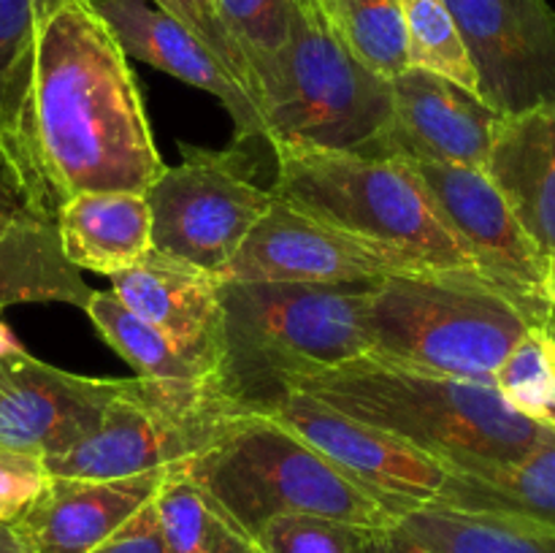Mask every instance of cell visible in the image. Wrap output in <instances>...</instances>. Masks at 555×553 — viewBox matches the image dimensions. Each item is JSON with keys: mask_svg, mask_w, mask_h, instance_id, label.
I'll return each instance as SVG.
<instances>
[{"mask_svg": "<svg viewBox=\"0 0 555 553\" xmlns=\"http://www.w3.org/2000/svg\"><path fill=\"white\" fill-rule=\"evenodd\" d=\"M0 166L22 209L52 220L79 193H146L163 173L128 54L95 0H47L0 85Z\"/></svg>", "mask_w": 555, "mask_h": 553, "instance_id": "cell-1", "label": "cell"}, {"mask_svg": "<svg viewBox=\"0 0 555 553\" xmlns=\"http://www.w3.org/2000/svg\"><path fill=\"white\" fill-rule=\"evenodd\" d=\"M285 388L404 439L450 472L515 464L551 432L509 407L493 385L417 372L374 356L287 377L280 390Z\"/></svg>", "mask_w": 555, "mask_h": 553, "instance_id": "cell-2", "label": "cell"}, {"mask_svg": "<svg viewBox=\"0 0 555 553\" xmlns=\"http://www.w3.org/2000/svg\"><path fill=\"white\" fill-rule=\"evenodd\" d=\"M220 298V380L242 410H258L287 377L369 352V285L222 282Z\"/></svg>", "mask_w": 555, "mask_h": 553, "instance_id": "cell-3", "label": "cell"}, {"mask_svg": "<svg viewBox=\"0 0 555 553\" xmlns=\"http://www.w3.org/2000/svg\"><path fill=\"white\" fill-rule=\"evenodd\" d=\"M255 101L274 155H379L393 119L390 79L352 57L314 0L298 3L287 43L255 68Z\"/></svg>", "mask_w": 555, "mask_h": 553, "instance_id": "cell-4", "label": "cell"}, {"mask_svg": "<svg viewBox=\"0 0 555 553\" xmlns=\"http://www.w3.org/2000/svg\"><path fill=\"white\" fill-rule=\"evenodd\" d=\"M182 470L253 537L280 515H323L363 529L396 520L323 453L258 410L228 417Z\"/></svg>", "mask_w": 555, "mask_h": 553, "instance_id": "cell-5", "label": "cell"}, {"mask_svg": "<svg viewBox=\"0 0 555 553\" xmlns=\"http://www.w3.org/2000/svg\"><path fill=\"white\" fill-rule=\"evenodd\" d=\"M526 314L482 276L417 271L369 285L366 356L491 385L529 329Z\"/></svg>", "mask_w": 555, "mask_h": 553, "instance_id": "cell-6", "label": "cell"}, {"mask_svg": "<svg viewBox=\"0 0 555 553\" xmlns=\"http://www.w3.org/2000/svg\"><path fill=\"white\" fill-rule=\"evenodd\" d=\"M274 195L361 242L377 244L426 271L477 274L404 157L361 152L276 155ZM480 276V274H477Z\"/></svg>", "mask_w": 555, "mask_h": 553, "instance_id": "cell-7", "label": "cell"}, {"mask_svg": "<svg viewBox=\"0 0 555 553\" xmlns=\"http://www.w3.org/2000/svg\"><path fill=\"white\" fill-rule=\"evenodd\" d=\"M144 195L152 247L217 276L276 201L274 190L258 184L247 152L190 144H182V160L163 168Z\"/></svg>", "mask_w": 555, "mask_h": 553, "instance_id": "cell-8", "label": "cell"}, {"mask_svg": "<svg viewBox=\"0 0 555 553\" xmlns=\"http://www.w3.org/2000/svg\"><path fill=\"white\" fill-rule=\"evenodd\" d=\"M244 412L233 401L190 399L130 377L90 434L43 459L49 475L112 480L168 470L198 455L222 423Z\"/></svg>", "mask_w": 555, "mask_h": 553, "instance_id": "cell-9", "label": "cell"}, {"mask_svg": "<svg viewBox=\"0 0 555 553\" xmlns=\"http://www.w3.org/2000/svg\"><path fill=\"white\" fill-rule=\"evenodd\" d=\"M404 160L428 190L439 217L466 249L477 274L502 291L531 325H545L553 312L547 258L531 242L488 173L453 163Z\"/></svg>", "mask_w": 555, "mask_h": 553, "instance_id": "cell-10", "label": "cell"}, {"mask_svg": "<svg viewBox=\"0 0 555 553\" xmlns=\"http://www.w3.org/2000/svg\"><path fill=\"white\" fill-rule=\"evenodd\" d=\"M323 453L341 475L377 499L393 518L428 507L450 470L404 439L356 421L298 388H285L258 407Z\"/></svg>", "mask_w": 555, "mask_h": 553, "instance_id": "cell-11", "label": "cell"}, {"mask_svg": "<svg viewBox=\"0 0 555 553\" xmlns=\"http://www.w3.org/2000/svg\"><path fill=\"white\" fill-rule=\"evenodd\" d=\"M417 271L426 269L276 198L220 280L366 287Z\"/></svg>", "mask_w": 555, "mask_h": 553, "instance_id": "cell-12", "label": "cell"}, {"mask_svg": "<svg viewBox=\"0 0 555 553\" xmlns=\"http://www.w3.org/2000/svg\"><path fill=\"white\" fill-rule=\"evenodd\" d=\"M480 79L502 114L555 103V11L547 0H444Z\"/></svg>", "mask_w": 555, "mask_h": 553, "instance_id": "cell-13", "label": "cell"}, {"mask_svg": "<svg viewBox=\"0 0 555 553\" xmlns=\"http://www.w3.org/2000/svg\"><path fill=\"white\" fill-rule=\"evenodd\" d=\"M128 380L85 377L22 350L0 361V448L49 459L98 426Z\"/></svg>", "mask_w": 555, "mask_h": 553, "instance_id": "cell-14", "label": "cell"}, {"mask_svg": "<svg viewBox=\"0 0 555 553\" xmlns=\"http://www.w3.org/2000/svg\"><path fill=\"white\" fill-rule=\"evenodd\" d=\"M393 119L379 157L486 168L502 112L444 76L406 68L390 79Z\"/></svg>", "mask_w": 555, "mask_h": 553, "instance_id": "cell-15", "label": "cell"}, {"mask_svg": "<svg viewBox=\"0 0 555 553\" xmlns=\"http://www.w3.org/2000/svg\"><path fill=\"white\" fill-rule=\"evenodd\" d=\"M95 9L128 57L215 95L236 125V141L263 139V117L249 92L177 16L152 0H95Z\"/></svg>", "mask_w": 555, "mask_h": 553, "instance_id": "cell-16", "label": "cell"}, {"mask_svg": "<svg viewBox=\"0 0 555 553\" xmlns=\"http://www.w3.org/2000/svg\"><path fill=\"white\" fill-rule=\"evenodd\" d=\"M112 285L130 312L155 325L184 356L220 374V276L152 249L135 266L112 274Z\"/></svg>", "mask_w": 555, "mask_h": 553, "instance_id": "cell-17", "label": "cell"}, {"mask_svg": "<svg viewBox=\"0 0 555 553\" xmlns=\"http://www.w3.org/2000/svg\"><path fill=\"white\" fill-rule=\"evenodd\" d=\"M168 470L112 480L49 475L47 488L14 526L33 553H92L155 499Z\"/></svg>", "mask_w": 555, "mask_h": 553, "instance_id": "cell-18", "label": "cell"}, {"mask_svg": "<svg viewBox=\"0 0 555 553\" xmlns=\"http://www.w3.org/2000/svg\"><path fill=\"white\" fill-rule=\"evenodd\" d=\"M482 171L545 258L555 255V103L502 114Z\"/></svg>", "mask_w": 555, "mask_h": 553, "instance_id": "cell-19", "label": "cell"}, {"mask_svg": "<svg viewBox=\"0 0 555 553\" xmlns=\"http://www.w3.org/2000/svg\"><path fill=\"white\" fill-rule=\"evenodd\" d=\"M65 258L85 271L119 274L152 253V209L144 193H79L54 215Z\"/></svg>", "mask_w": 555, "mask_h": 553, "instance_id": "cell-20", "label": "cell"}, {"mask_svg": "<svg viewBox=\"0 0 555 553\" xmlns=\"http://www.w3.org/2000/svg\"><path fill=\"white\" fill-rule=\"evenodd\" d=\"M431 504L555 529V428L515 464L450 472Z\"/></svg>", "mask_w": 555, "mask_h": 553, "instance_id": "cell-21", "label": "cell"}, {"mask_svg": "<svg viewBox=\"0 0 555 553\" xmlns=\"http://www.w3.org/2000/svg\"><path fill=\"white\" fill-rule=\"evenodd\" d=\"M85 312L106 345L133 366L135 377L190 399L233 401L222 388L220 374L184 356L166 334L130 312L114 293L95 291Z\"/></svg>", "mask_w": 555, "mask_h": 553, "instance_id": "cell-22", "label": "cell"}, {"mask_svg": "<svg viewBox=\"0 0 555 553\" xmlns=\"http://www.w3.org/2000/svg\"><path fill=\"white\" fill-rule=\"evenodd\" d=\"M92 287L65 258L57 228L22 211L0 233V309L11 304H70L85 309Z\"/></svg>", "mask_w": 555, "mask_h": 553, "instance_id": "cell-23", "label": "cell"}, {"mask_svg": "<svg viewBox=\"0 0 555 553\" xmlns=\"http://www.w3.org/2000/svg\"><path fill=\"white\" fill-rule=\"evenodd\" d=\"M155 510L168 553H263L249 531L184 475L182 464L168 470Z\"/></svg>", "mask_w": 555, "mask_h": 553, "instance_id": "cell-24", "label": "cell"}, {"mask_svg": "<svg viewBox=\"0 0 555 553\" xmlns=\"http://www.w3.org/2000/svg\"><path fill=\"white\" fill-rule=\"evenodd\" d=\"M399 520L434 553H555V529L450 507H417Z\"/></svg>", "mask_w": 555, "mask_h": 553, "instance_id": "cell-25", "label": "cell"}, {"mask_svg": "<svg viewBox=\"0 0 555 553\" xmlns=\"http://www.w3.org/2000/svg\"><path fill=\"white\" fill-rule=\"evenodd\" d=\"M334 36L374 74L393 79L410 68L401 0H314Z\"/></svg>", "mask_w": 555, "mask_h": 553, "instance_id": "cell-26", "label": "cell"}, {"mask_svg": "<svg viewBox=\"0 0 555 553\" xmlns=\"http://www.w3.org/2000/svg\"><path fill=\"white\" fill-rule=\"evenodd\" d=\"M401 11H404L406 54H410L412 68L431 70L480 95L475 63L448 3L444 0H401Z\"/></svg>", "mask_w": 555, "mask_h": 553, "instance_id": "cell-27", "label": "cell"}, {"mask_svg": "<svg viewBox=\"0 0 555 553\" xmlns=\"http://www.w3.org/2000/svg\"><path fill=\"white\" fill-rule=\"evenodd\" d=\"M520 415L555 428V339L547 325H529L491 380Z\"/></svg>", "mask_w": 555, "mask_h": 553, "instance_id": "cell-28", "label": "cell"}, {"mask_svg": "<svg viewBox=\"0 0 555 553\" xmlns=\"http://www.w3.org/2000/svg\"><path fill=\"white\" fill-rule=\"evenodd\" d=\"M298 3L301 0H215L217 14L242 49L253 79L255 68L287 43Z\"/></svg>", "mask_w": 555, "mask_h": 553, "instance_id": "cell-29", "label": "cell"}, {"mask_svg": "<svg viewBox=\"0 0 555 553\" xmlns=\"http://www.w3.org/2000/svg\"><path fill=\"white\" fill-rule=\"evenodd\" d=\"M363 526L323 515H280L258 531L263 553H363Z\"/></svg>", "mask_w": 555, "mask_h": 553, "instance_id": "cell-30", "label": "cell"}, {"mask_svg": "<svg viewBox=\"0 0 555 553\" xmlns=\"http://www.w3.org/2000/svg\"><path fill=\"white\" fill-rule=\"evenodd\" d=\"M157 9H163L166 14L177 16L190 33L201 38L211 52L220 57V63L231 70L238 79V85L249 92V98L255 101V79L253 70H249L247 60H244L242 49L236 47V41L231 38V33L222 25L220 14H217L215 0H152ZM258 106V101H255Z\"/></svg>", "mask_w": 555, "mask_h": 553, "instance_id": "cell-31", "label": "cell"}, {"mask_svg": "<svg viewBox=\"0 0 555 553\" xmlns=\"http://www.w3.org/2000/svg\"><path fill=\"white\" fill-rule=\"evenodd\" d=\"M47 483L49 472L43 459L0 448V524H16Z\"/></svg>", "mask_w": 555, "mask_h": 553, "instance_id": "cell-32", "label": "cell"}, {"mask_svg": "<svg viewBox=\"0 0 555 553\" xmlns=\"http://www.w3.org/2000/svg\"><path fill=\"white\" fill-rule=\"evenodd\" d=\"M47 0H0V85L30 43Z\"/></svg>", "mask_w": 555, "mask_h": 553, "instance_id": "cell-33", "label": "cell"}, {"mask_svg": "<svg viewBox=\"0 0 555 553\" xmlns=\"http://www.w3.org/2000/svg\"><path fill=\"white\" fill-rule=\"evenodd\" d=\"M92 553H168L160 531V520H157L155 499L146 502L122 529L114 531Z\"/></svg>", "mask_w": 555, "mask_h": 553, "instance_id": "cell-34", "label": "cell"}, {"mask_svg": "<svg viewBox=\"0 0 555 553\" xmlns=\"http://www.w3.org/2000/svg\"><path fill=\"white\" fill-rule=\"evenodd\" d=\"M363 553H434L421 540L410 535L399 520L379 529H366L363 535Z\"/></svg>", "mask_w": 555, "mask_h": 553, "instance_id": "cell-35", "label": "cell"}, {"mask_svg": "<svg viewBox=\"0 0 555 553\" xmlns=\"http://www.w3.org/2000/svg\"><path fill=\"white\" fill-rule=\"evenodd\" d=\"M22 206H20V201H16V195L11 193V188L9 184L3 182V179H0V233L5 231V228L11 226V222L16 220V217L22 215Z\"/></svg>", "mask_w": 555, "mask_h": 553, "instance_id": "cell-36", "label": "cell"}, {"mask_svg": "<svg viewBox=\"0 0 555 553\" xmlns=\"http://www.w3.org/2000/svg\"><path fill=\"white\" fill-rule=\"evenodd\" d=\"M0 553H33L14 524H0Z\"/></svg>", "mask_w": 555, "mask_h": 553, "instance_id": "cell-37", "label": "cell"}, {"mask_svg": "<svg viewBox=\"0 0 555 553\" xmlns=\"http://www.w3.org/2000/svg\"><path fill=\"white\" fill-rule=\"evenodd\" d=\"M22 350H25V347L20 345V339L14 336V331H11L9 325L0 320V361L9 356H14V352H22Z\"/></svg>", "mask_w": 555, "mask_h": 553, "instance_id": "cell-38", "label": "cell"}, {"mask_svg": "<svg viewBox=\"0 0 555 553\" xmlns=\"http://www.w3.org/2000/svg\"><path fill=\"white\" fill-rule=\"evenodd\" d=\"M547 296H551L555 307V255L553 258H547Z\"/></svg>", "mask_w": 555, "mask_h": 553, "instance_id": "cell-39", "label": "cell"}, {"mask_svg": "<svg viewBox=\"0 0 555 553\" xmlns=\"http://www.w3.org/2000/svg\"><path fill=\"white\" fill-rule=\"evenodd\" d=\"M547 331H551L553 334V339H555V307H553V312H551V318H547Z\"/></svg>", "mask_w": 555, "mask_h": 553, "instance_id": "cell-40", "label": "cell"}]
</instances>
